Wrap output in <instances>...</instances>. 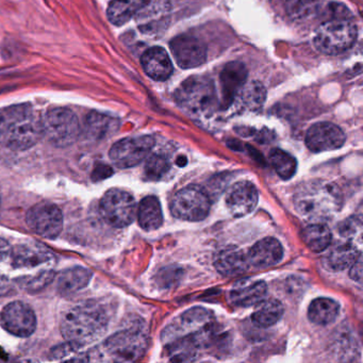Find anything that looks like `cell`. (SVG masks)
<instances>
[{"label": "cell", "instance_id": "e0dca14e", "mask_svg": "<svg viewBox=\"0 0 363 363\" xmlns=\"http://www.w3.org/2000/svg\"><path fill=\"white\" fill-rule=\"evenodd\" d=\"M12 265L16 269H35L54 262L55 257L50 248L39 242L29 241L18 244L10 252Z\"/></svg>", "mask_w": 363, "mask_h": 363}, {"label": "cell", "instance_id": "836d02e7", "mask_svg": "<svg viewBox=\"0 0 363 363\" xmlns=\"http://www.w3.org/2000/svg\"><path fill=\"white\" fill-rule=\"evenodd\" d=\"M340 235L350 243L360 247L362 243V222L360 218H350L344 220L339 228Z\"/></svg>", "mask_w": 363, "mask_h": 363}, {"label": "cell", "instance_id": "52a82bcc", "mask_svg": "<svg viewBox=\"0 0 363 363\" xmlns=\"http://www.w3.org/2000/svg\"><path fill=\"white\" fill-rule=\"evenodd\" d=\"M43 135L59 147L71 145L80 133L77 116L67 108H56L48 112L44 120Z\"/></svg>", "mask_w": 363, "mask_h": 363}, {"label": "cell", "instance_id": "d6986e66", "mask_svg": "<svg viewBox=\"0 0 363 363\" xmlns=\"http://www.w3.org/2000/svg\"><path fill=\"white\" fill-rule=\"evenodd\" d=\"M258 199V190L255 184L243 180L229 189L226 196V206L233 216L240 218L254 211Z\"/></svg>", "mask_w": 363, "mask_h": 363}, {"label": "cell", "instance_id": "9a60e30c", "mask_svg": "<svg viewBox=\"0 0 363 363\" xmlns=\"http://www.w3.org/2000/svg\"><path fill=\"white\" fill-rule=\"evenodd\" d=\"M169 48L176 62L182 69L201 67L207 59L205 44L193 35H182L174 38L169 43Z\"/></svg>", "mask_w": 363, "mask_h": 363}, {"label": "cell", "instance_id": "74e56055", "mask_svg": "<svg viewBox=\"0 0 363 363\" xmlns=\"http://www.w3.org/2000/svg\"><path fill=\"white\" fill-rule=\"evenodd\" d=\"M10 252L11 248L9 243L4 238L0 237V261L5 260L8 256H10Z\"/></svg>", "mask_w": 363, "mask_h": 363}, {"label": "cell", "instance_id": "e575fe53", "mask_svg": "<svg viewBox=\"0 0 363 363\" xmlns=\"http://www.w3.org/2000/svg\"><path fill=\"white\" fill-rule=\"evenodd\" d=\"M169 163L167 158L161 154H152L148 157L145 165V174L148 179L159 180L167 173Z\"/></svg>", "mask_w": 363, "mask_h": 363}, {"label": "cell", "instance_id": "7402d4cb", "mask_svg": "<svg viewBox=\"0 0 363 363\" xmlns=\"http://www.w3.org/2000/svg\"><path fill=\"white\" fill-rule=\"evenodd\" d=\"M284 248L279 241L274 238H265L257 242L248 254V262L256 267H273L281 261Z\"/></svg>", "mask_w": 363, "mask_h": 363}, {"label": "cell", "instance_id": "4316f807", "mask_svg": "<svg viewBox=\"0 0 363 363\" xmlns=\"http://www.w3.org/2000/svg\"><path fill=\"white\" fill-rule=\"evenodd\" d=\"M140 226L146 231L160 228L163 223L160 201L155 196H147L141 201L138 210Z\"/></svg>", "mask_w": 363, "mask_h": 363}, {"label": "cell", "instance_id": "4dcf8cb0", "mask_svg": "<svg viewBox=\"0 0 363 363\" xmlns=\"http://www.w3.org/2000/svg\"><path fill=\"white\" fill-rule=\"evenodd\" d=\"M118 127V123L114 118L105 114L91 113L86 121V133L93 139H104L111 135Z\"/></svg>", "mask_w": 363, "mask_h": 363}, {"label": "cell", "instance_id": "ffe728a7", "mask_svg": "<svg viewBox=\"0 0 363 363\" xmlns=\"http://www.w3.org/2000/svg\"><path fill=\"white\" fill-rule=\"evenodd\" d=\"M267 292V286L264 281L245 278L233 284L229 292V299L237 307H252L264 299Z\"/></svg>", "mask_w": 363, "mask_h": 363}, {"label": "cell", "instance_id": "f546056e", "mask_svg": "<svg viewBox=\"0 0 363 363\" xmlns=\"http://www.w3.org/2000/svg\"><path fill=\"white\" fill-rule=\"evenodd\" d=\"M303 240L312 252H320L329 247L333 235L325 225L315 223L303 229Z\"/></svg>", "mask_w": 363, "mask_h": 363}, {"label": "cell", "instance_id": "5b68a950", "mask_svg": "<svg viewBox=\"0 0 363 363\" xmlns=\"http://www.w3.org/2000/svg\"><path fill=\"white\" fill-rule=\"evenodd\" d=\"M216 86L211 80L201 76H193L184 80L175 93L178 106L196 120H210L218 108Z\"/></svg>", "mask_w": 363, "mask_h": 363}, {"label": "cell", "instance_id": "8d00e7d4", "mask_svg": "<svg viewBox=\"0 0 363 363\" xmlns=\"http://www.w3.org/2000/svg\"><path fill=\"white\" fill-rule=\"evenodd\" d=\"M350 276L354 281L361 282V279H362V259H361V256L350 267Z\"/></svg>", "mask_w": 363, "mask_h": 363}, {"label": "cell", "instance_id": "ac0fdd59", "mask_svg": "<svg viewBox=\"0 0 363 363\" xmlns=\"http://www.w3.org/2000/svg\"><path fill=\"white\" fill-rule=\"evenodd\" d=\"M247 72L243 63H228L220 74V109L226 111L235 103L238 95L241 93L242 89L245 86V80Z\"/></svg>", "mask_w": 363, "mask_h": 363}, {"label": "cell", "instance_id": "d6a6232c", "mask_svg": "<svg viewBox=\"0 0 363 363\" xmlns=\"http://www.w3.org/2000/svg\"><path fill=\"white\" fill-rule=\"evenodd\" d=\"M323 0H286V11L288 16L294 21H303L313 16L318 9Z\"/></svg>", "mask_w": 363, "mask_h": 363}, {"label": "cell", "instance_id": "8fae6325", "mask_svg": "<svg viewBox=\"0 0 363 363\" xmlns=\"http://www.w3.org/2000/svg\"><path fill=\"white\" fill-rule=\"evenodd\" d=\"M155 145V140L150 135L126 138L116 142L110 150V158L116 167L129 169L141 163L147 158Z\"/></svg>", "mask_w": 363, "mask_h": 363}, {"label": "cell", "instance_id": "d4e9b609", "mask_svg": "<svg viewBox=\"0 0 363 363\" xmlns=\"http://www.w3.org/2000/svg\"><path fill=\"white\" fill-rule=\"evenodd\" d=\"M92 272L86 267H76L65 269L58 278V290L62 294H73L88 286Z\"/></svg>", "mask_w": 363, "mask_h": 363}, {"label": "cell", "instance_id": "f1b7e54d", "mask_svg": "<svg viewBox=\"0 0 363 363\" xmlns=\"http://www.w3.org/2000/svg\"><path fill=\"white\" fill-rule=\"evenodd\" d=\"M256 306L252 320L255 325L262 328L273 326L284 314V306L277 299H262Z\"/></svg>", "mask_w": 363, "mask_h": 363}, {"label": "cell", "instance_id": "4fadbf2b", "mask_svg": "<svg viewBox=\"0 0 363 363\" xmlns=\"http://www.w3.org/2000/svg\"><path fill=\"white\" fill-rule=\"evenodd\" d=\"M0 324L8 333L16 337H26L35 330L37 318L28 305L22 301H13L4 308L0 314Z\"/></svg>", "mask_w": 363, "mask_h": 363}, {"label": "cell", "instance_id": "ba28073f", "mask_svg": "<svg viewBox=\"0 0 363 363\" xmlns=\"http://www.w3.org/2000/svg\"><path fill=\"white\" fill-rule=\"evenodd\" d=\"M171 211L175 218L188 222L205 220L210 211V196L197 186H189L176 193Z\"/></svg>", "mask_w": 363, "mask_h": 363}, {"label": "cell", "instance_id": "7c38bea8", "mask_svg": "<svg viewBox=\"0 0 363 363\" xmlns=\"http://www.w3.org/2000/svg\"><path fill=\"white\" fill-rule=\"evenodd\" d=\"M26 223L38 235L46 239H56L62 230L63 216L54 203H40L29 210Z\"/></svg>", "mask_w": 363, "mask_h": 363}, {"label": "cell", "instance_id": "83f0119b", "mask_svg": "<svg viewBox=\"0 0 363 363\" xmlns=\"http://www.w3.org/2000/svg\"><path fill=\"white\" fill-rule=\"evenodd\" d=\"M339 303L337 301L320 297L310 303L308 316L314 324L325 326L335 322V318L339 315Z\"/></svg>", "mask_w": 363, "mask_h": 363}, {"label": "cell", "instance_id": "f35d334b", "mask_svg": "<svg viewBox=\"0 0 363 363\" xmlns=\"http://www.w3.org/2000/svg\"><path fill=\"white\" fill-rule=\"evenodd\" d=\"M177 163L179 167H184V165L186 164V159L184 158V157H180V158L178 159Z\"/></svg>", "mask_w": 363, "mask_h": 363}, {"label": "cell", "instance_id": "6da1fadb", "mask_svg": "<svg viewBox=\"0 0 363 363\" xmlns=\"http://www.w3.org/2000/svg\"><path fill=\"white\" fill-rule=\"evenodd\" d=\"M216 318L210 310L195 307L176 318L162 333L169 360H196L199 350L208 347L216 337Z\"/></svg>", "mask_w": 363, "mask_h": 363}, {"label": "cell", "instance_id": "cb8c5ba5", "mask_svg": "<svg viewBox=\"0 0 363 363\" xmlns=\"http://www.w3.org/2000/svg\"><path fill=\"white\" fill-rule=\"evenodd\" d=\"M361 256L360 248L354 244L342 243L335 246L325 257L324 264L329 271L339 272L352 267V263Z\"/></svg>", "mask_w": 363, "mask_h": 363}, {"label": "cell", "instance_id": "277c9868", "mask_svg": "<svg viewBox=\"0 0 363 363\" xmlns=\"http://www.w3.org/2000/svg\"><path fill=\"white\" fill-rule=\"evenodd\" d=\"M1 137L6 145L14 150L33 147L43 135V125L28 106L10 108L0 113Z\"/></svg>", "mask_w": 363, "mask_h": 363}, {"label": "cell", "instance_id": "9c48e42d", "mask_svg": "<svg viewBox=\"0 0 363 363\" xmlns=\"http://www.w3.org/2000/svg\"><path fill=\"white\" fill-rule=\"evenodd\" d=\"M147 346V337L137 329L118 331L105 342L106 352L112 360L120 362L139 360L145 354Z\"/></svg>", "mask_w": 363, "mask_h": 363}, {"label": "cell", "instance_id": "ab89813d", "mask_svg": "<svg viewBox=\"0 0 363 363\" xmlns=\"http://www.w3.org/2000/svg\"><path fill=\"white\" fill-rule=\"evenodd\" d=\"M0 137H1V120H0Z\"/></svg>", "mask_w": 363, "mask_h": 363}, {"label": "cell", "instance_id": "1f68e13d", "mask_svg": "<svg viewBox=\"0 0 363 363\" xmlns=\"http://www.w3.org/2000/svg\"><path fill=\"white\" fill-rule=\"evenodd\" d=\"M269 162H271L272 167H274L276 173L282 179H291L296 173V160H295L294 157L291 156L284 150H278V148L272 150L271 154H269Z\"/></svg>", "mask_w": 363, "mask_h": 363}, {"label": "cell", "instance_id": "5bb4252c", "mask_svg": "<svg viewBox=\"0 0 363 363\" xmlns=\"http://www.w3.org/2000/svg\"><path fill=\"white\" fill-rule=\"evenodd\" d=\"M171 12V5L167 0H147L135 16L140 30L148 35H161L169 26Z\"/></svg>", "mask_w": 363, "mask_h": 363}, {"label": "cell", "instance_id": "8992f818", "mask_svg": "<svg viewBox=\"0 0 363 363\" xmlns=\"http://www.w3.org/2000/svg\"><path fill=\"white\" fill-rule=\"evenodd\" d=\"M357 35L358 30L350 16H328L316 29L314 45L323 54L339 55L352 48Z\"/></svg>", "mask_w": 363, "mask_h": 363}, {"label": "cell", "instance_id": "603a6c76", "mask_svg": "<svg viewBox=\"0 0 363 363\" xmlns=\"http://www.w3.org/2000/svg\"><path fill=\"white\" fill-rule=\"evenodd\" d=\"M214 265L218 273L231 277L243 274L250 267V262L241 250L235 246H229L218 252Z\"/></svg>", "mask_w": 363, "mask_h": 363}, {"label": "cell", "instance_id": "3957f363", "mask_svg": "<svg viewBox=\"0 0 363 363\" xmlns=\"http://www.w3.org/2000/svg\"><path fill=\"white\" fill-rule=\"evenodd\" d=\"M105 312L95 303H82L72 308L61 323V331L69 344L75 347L90 345L107 330Z\"/></svg>", "mask_w": 363, "mask_h": 363}, {"label": "cell", "instance_id": "2e32d148", "mask_svg": "<svg viewBox=\"0 0 363 363\" xmlns=\"http://www.w3.org/2000/svg\"><path fill=\"white\" fill-rule=\"evenodd\" d=\"M346 137L337 125L328 122L312 125L306 135L307 147L313 152L339 150L345 143Z\"/></svg>", "mask_w": 363, "mask_h": 363}, {"label": "cell", "instance_id": "44dd1931", "mask_svg": "<svg viewBox=\"0 0 363 363\" xmlns=\"http://www.w3.org/2000/svg\"><path fill=\"white\" fill-rule=\"evenodd\" d=\"M141 65L146 75L156 82H164L173 74V63L169 55L161 48H152L144 52Z\"/></svg>", "mask_w": 363, "mask_h": 363}, {"label": "cell", "instance_id": "484cf974", "mask_svg": "<svg viewBox=\"0 0 363 363\" xmlns=\"http://www.w3.org/2000/svg\"><path fill=\"white\" fill-rule=\"evenodd\" d=\"M147 0H112L108 8V18L116 26H122L137 16Z\"/></svg>", "mask_w": 363, "mask_h": 363}, {"label": "cell", "instance_id": "30bf717a", "mask_svg": "<svg viewBox=\"0 0 363 363\" xmlns=\"http://www.w3.org/2000/svg\"><path fill=\"white\" fill-rule=\"evenodd\" d=\"M99 207L106 222L118 228L128 226L135 218V199L120 189L108 191L101 199Z\"/></svg>", "mask_w": 363, "mask_h": 363}, {"label": "cell", "instance_id": "7a4b0ae2", "mask_svg": "<svg viewBox=\"0 0 363 363\" xmlns=\"http://www.w3.org/2000/svg\"><path fill=\"white\" fill-rule=\"evenodd\" d=\"M294 206L301 216L320 223L333 218L341 210L343 196L340 189L333 182L311 180L297 189Z\"/></svg>", "mask_w": 363, "mask_h": 363}, {"label": "cell", "instance_id": "d590c367", "mask_svg": "<svg viewBox=\"0 0 363 363\" xmlns=\"http://www.w3.org/2000/svg\"><path fill=\"white\" fill-rule=\"evenodd\" d=\"M240 94L243 95L242 96L243 105L252 110L260 108L265 99V91L262 84L257 82H252L247 88L242 89Z\"/></svg>", "mask_w": 363, "mask_h": 363}]
</instances>
